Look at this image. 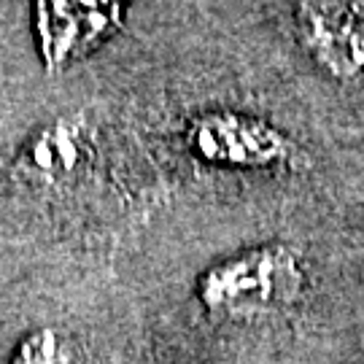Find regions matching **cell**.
<instances>
[{"instance_id": "1", "label": "cell", "mask_w": 364, "mask_h": 364, "mask_svg": "<svg viewBox=\"0 0 364 364\" xmlns=\"http://www.w3.org/2000/svg\"><path fill=\"white\" fill-rule=\"evenodd\" d=\"M302 291V267L287 246H262L237 254L203 275L200 297L210 313L230 318L264 316L291 305Z\"/></svg>"}, {"instance_id": "5", "label": "cell", "mask_w": 364, "mask_h": 364, "mask_svg": "<svg viewBox=\"0 0 364 364\" xmlns=\"http://www.w3.org/2000/svg\"><path fill=\"white\" fill-rule=\"evenodd\" d=\"M87 154L84 127L78 119H57L36 132L14 162V178L36 189H52L73 178Z\"/></svg>"}, {"instance_id": "2", "label": "cell", "mask_w": 364, "mask_h": 364, "mask_svg": "<svg viewBox=\"0 0 364 364\" xmlns=\"http://www.w3.org/2000/svg\"><path fill=\"white\" fill-rule=\"evenodd\" d=\"M299 43L324 73L364 87V0H299Z\"/></svg>"}, {"instance_id": "4", "label": "cell", "mask_w": 364, "mask_h": 364, "mask_svg": "<svg viewBox=\"0 0 364 364\" xmlns=\"http://www.w3.org/2000/svg\"><path fill=\"white\" fill-rule=\"evenodd\" d=\"M124 0H41L38 27L49 63L87 49L119 22Z\"/></svg>"}, {"instance_id": "3", "label": "cell", "mask_w": 364, "mask_h": 364, "mask_svg": "<svg viewBox=\"0 0 364 364\" xmlns=\"http://www.w3.org/2000/svg\"><path fill=\"white\" fill-rule=\"evenodd\" d=\"M189 146L200 159L230 168H294L297 146L259 119L205 114L189 127Z\"/></svg>"}, {"instance_id": "6", "label": "cell", "mask_w": 364, "mask_h": 364, "mask_svg": "<svg viewBox=\"0 0 364 364\" xmlns=\"http://www.w3.org/2000/svg\"><path fill=\"white\" fill-rule=\"evenodd\" d=\"M11 364H73V353L57 329H38L19 343Z\"/></svg>"}]
</instances>
